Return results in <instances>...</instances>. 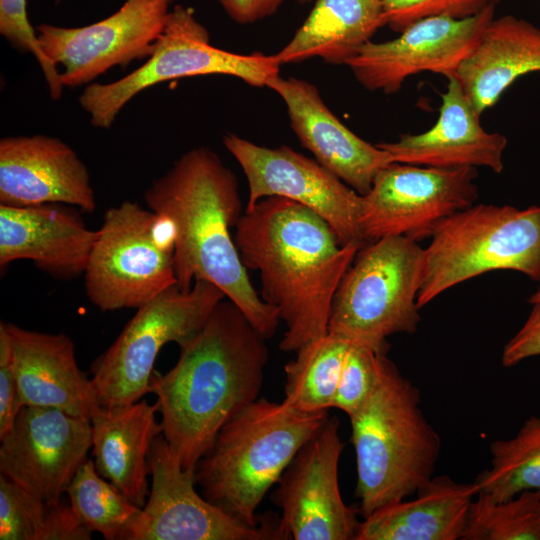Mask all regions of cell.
I'll return each instance as SVG.
<instances>
[{
  "label": "cell",
  "instance_id": "1",
  "mask_svg": "<svg viewBox=\"0 0 540 540\" xmlns=\"http://www.w3.org/2000/svg\"><path fill=\"white\" fill-rule=\"evenodd\" d=\"M229 299L220 301L166 373L154 371L162 434L185 470L195 471L220 429L259 398L269 351Z\"/></svg>",
  "mask_w": 540,
  "mask_h": 540
},
{
  "label": "cell",
  "instance_id": "2",
  "mask_svg": "<svg viewBox=\"0 0 540 540\" xmlns=\"http://www.w3.org/2000/svg\"><path fill=\"white\" fill-rule=\"evenodd\" d=\"M235 230L243 265L259 273L261 298L286 324L280 349L296 352L327 334L335 292L363 244L342 245L321 216L280 196L246 209Z\"/></svg>",
  "mask_w": 540,
  "mask_h": 540
},
{
  "label": "cell",
  "instance_id": "3",
  "mask_svg": "<svg viewBox=\"0 0 540 540\" xmlns=\"http://www.w3.org/2000/svg\"><path fill=\"white\" fill-rule=\"evenodd\" d=\"M148 209L174 230L177 286L204 279L219 287L266 339L281 321L278 309L253 288L230 228L242 216L234 173L208 147L193 148L144 192Z\"/></svg>",
  "mask_w": 540,
  "mask_h": 540
},
{
  "label": "cell",
  "instance_id": "4",
  "mask_svg": "<svg viewBox=\"0 0 540 540\" xmlns=\"http://www.w3.org/2000/svg\"><path fill=\"white\" fill-rule=\"evenodd\" d=\"M420 403L419 390L384 355L372 394L349 417L363 518L415 495L433 477L441 440Z\"/></svg>",
  "mask_w": 540,
  "mask_h": 540
},
{
  "label": "cell",
  "instance_id": "5",
  "mask_svg": "<svg viewBox=\"0 0 540 540\" xmlns=\"http://www.w3.org/2000/svg\"><path fill=\"white\" fill-rule=\"evenodd\" d=\"M284 401L258 398L219 431L195 467V481L211 503L250 526H260L257 508L300 448L328 419Z\"/></svg>",
  "mask_w": 540,
  "mask_h": 540
},
{
  "label": "cell",
  "instance_id": "6",
  "mask_svg": "<svg viewBox=\"0 0 540 540\" xmlns=\"http://www.w3.org/2000/svg\"><path fill=\"white\" fill-rule=\"evenodd\" d=\"M424 248L417 305L494 270H514L540 282V207L473 204L442 221Z\"/></svg>",
  "mask_w": 540,
  "mask_h": 540
},
{
  "label": "cell",
  "instance_id": "7",
  "mask_svg": "<svg viewBox=\"0 0 540 540\" xmlns=\"http://www.w3.org/2000/svg\"><path fill=\"white\" fill-rule=\"evenodd\" d=\"M424 248L405 236L363 244L335 292L328 332L387 354V338L414 333Z\"/></svg>",
  "mask_w": 540,
  "mask_h": 540
},
{
  "label": "cell",
  "instance_id": "8",
  "mask_svg": "<svg viewBox=\"0 0 540 540\" xmlns=\"http://www.w3.org/2000/svg\"><path fill=\"white\" fill-rule=\"evenodd\" d=\"M169 220L136 202L106 210L84 271L85 291L101 311L139 308L177 284Z\"/></svg>",
  "mask_w": 540,
  "mask_h": 540
},
{
  "label": "cell",
  "instance_id": "9",
  "mask_svg": "<svg viewBox=\"0 0 540 540\" xmlns=\"http://www.w3.org/2000/svg\"><path fill=\"white\" fill-rule=\"evenodd\" d=\"M225 298L215 284L197 279L187 291L176 284L137 308L113 344L92 364L96 405H127L150 393L162 347L170 342L181 347L194 338Z\"/></svg>",
  "mask_w": 540,
  "mask_h": 540
},
{
  "label": "cell",
  "instance_id": "10",
  "mask_svg": "<svg viewBox=\"0 0 540 540\" xmlns=\"http://www.w3.org/2000/svg\"><path fill=\"white\" fill-rule=\"evenodd\" d=\"M280 65L275 55L237 54L212 46L207 29L193 11L176 5L147 60L114 82L86 85L79 103L90 116L92 126L109 129L132 98L163 81L222 74L262 87L279 75Z\"/></svg>",
  "mask_w": 540,
  "mask_h": 540
},
{
  "label": "cell",
  "instance_id": "11",
  "mask_svg": "<svg viewBox=\"0 0 540 540\" xmlns=\"http://www.w3.org/2000/svg\"><path fill=\"white\" fill-rule=\"evenodd\" d=\"M476 168L440 169L392 162L380 169L362 195L359 229L363 243L405 236L430 238L446 218L475 204Z\"/></svg>",
  "mask_w": 540,
  "mask_h": 540
},
{
  "label": "cell",
  "instance_id": "12",
  "mask_svg": "<svg viewBox=\"0 0 540 540\" xmlns=\"http://www.w3.org/2000/svg\"><path fill=\"white\" fill-rule=\"evenodd\" d=\"M148 500L129 524L124 540L282 539L279 520L250 526L200 495L195 471L182 468L163 434L149 455Z\"/></svg>",
  "mask_w": 540,
  "mask_h": 540
},
{
  "label": "cell",
  "instance_id": "13",
  "mask_svg": "<svg viewBox=\"0 0 540 540\" xmlns=\"http://www.w3.org/2000/svg\"><path fill=\"white\" fill-rule=\"evenodd\" d=\"M343 448L339 421L328 417L280 477L272 498L283 539L354 540L359 512L346 505L338 481Z\"/></svg>",
  "mask_w": 540,
  "mask_h": 540
},
{
  "label": "cell",
  "instance_id": "14",
  "mask_svg": "<svg viewBox=\"0 0 540 540\" xmlns=\"http://www.w3.org/2000/svg\"><path fill=\"white\" fill-rule=\"evenodd\" d=\"M223 143L247 178L246 209L266 197H285L321 216L342 245L364 244L359 229L362 195L319 162L288 146L268 148L232 133Z\"/></svg>",
  "mask_w": 540,
  "mask_h": 540
},
{
  "label": "cell",
  "instance_id": "15",
  "mask_svg": "<svg viewBox=\"0 0 540 540\" xmlns=\"http://www.w3.org/2000/svg\"><path fill=\"white\" fill-rule=\"evenodd\" d=\"M173 0H125L109 17L83 27H36L42 51L63 67V86L87 85L112 67L148 58Z\"/></svg>",
  "mask_w": 540,
  "mask_h": 540
},
{
  "label": "cell",
  "instance_id": "16",
  "mask_svg": "<svg viewBox=\"0 0 540 540\" xmlns=\"http://www.w3.org/2000/svg\"><path fill=\"white\" fill-rule=\"evenodd\" d=\"M494 14L490 7L463 19H421L395 39L367 42L346 65L364 88L385 94L398 92L407 78L421 72L447 78L475 49Z\"/></svg>",
  "mask_w": 540,
  "mask_h": 540
},
{
  "label": "cell",
  "instance_id": "17",
  "mask_svg": "<svg viewBox=\"0 0 540 540\" xmlns=\"http://www.w3.org/2000/svg\"><path fill=\"white\" fill-rule=\"evenodd\" d=\"M0 442V473L57 502L87 460L91 423L57 408L23 406Z\"/></svg>",
  "mask_w": 540,
  "mask_h": 540
},
{
  "label": "cell",
  "instance_id": "18",
  "mask_svg": "<svg viewBox=\"0 0 540 540\" xmlns=\"http://www.w3.org/2000/svg\"><path fill=\"white\" fill-rule=\"evenodd\" d=\"M60 203L93 212L96 200L86 165L62 140L46 135L0 140V204Z\"/></svg>",
  "mask_w": 540,
  "mask_h": 540
},
{
  "label": "cell",
  "instance_id": "19",
  "mask_svg": "<svg viewBox=\"0 0 540 540\" xmlns=\"http://www.w3.org/2000/svg\"><path fill=\"white\" fill-rule=\"evenodd\" d=\"M267 87L286 104L291 127L300 143L317 162L360 195L368 193L377 172L393 162L387 151L348 129L329 110L313 84L278 75Z\"/></svg>",
  "mask_w": 540,
  "mask_h": 540
},
{
  "label": "cell",
  "instance_id": "20",
  "mask_svg": "<svg viewBox=\"0 0 540 540\" xmlns=\"http://www.w3.org/2000/svg\"><path fill=\"white\" fill-rule=\"evenodd\" d=\"M97 230L89 229L74 206L0 204V269L30 260L57 279L84 274Z\"/></svg>",
  "mask_w": 540,
  "mask_h": 540
},
{
  "label": "cell",
  "instance_id": "21",
  "mask_svg": "<svg viewBox=\"0 0 540 540\" xmlns=\"http://www.w3.org/2000/svg\"><path fill=\"white\" fill-rule=\"evenodd\" d=\"M447 80V89L441 95L439 117L429 130L405 134L396 142L376 145L387 151L393 162L440 169L479 166L501 173L506 137L484 130L480 115L455 75Z\"/></svg>",
  "mask_w": 540,
  "mask_h": 540
},
{
  "label": "cell",
  "instance_id": "22",
  "mask_svg": "<svg viewBox=\"0 0 540 540\" xmlns=\"http://www.w3.org/2000/svg\"><path fill=\"white\" fill-rule=\"evenodd\" d=\"M7 332L24 406L53 407L90 419L96 405L91 379L77 363L72 339L1 322Z\"/></svg>",
  "mask_w": 540,
  "mask_h": 540
},
{
  "label": "cell",
  "instance_id": "23",
  "mask_svg": "<svg viewBox=\"0 0 540 540\" xmlns=\"http://www.w3.org/2000/svg\"><path fill=\"white\" fill-rule=\"evenodd\" d=\"M157 412V402L141 399L112 407L95 405L90 415L97 472L141 508L149 494V455L162 434Z\"/></svg>",
  "mask_w": 540,
  "mask_h": 540
},
{
  "label": "cell",
  "instance_id": "24",
  "mask_svg": "<svg viewBox=\"0 0 540 540\" xmlns=\"http://www.w3.org/2000/svg\"><path fill=\"white\" fill-rule=\"evenodd\" d=\"M475 482L432 477L411 500L374 511L360 521L354 540H458L462 538Z\"/></svg>",
  "mask_w": 540,
  "mask_h": 540
},
{
  "label": "cell",
  "instance_id": "25",
  "mask_svg": "<svg viewBox=\"0 0 540 540\" xmlns=\"http://www.w3.org/2000/svg\"><path fill=\"white\" fill-rule=\"evenodd\" d=\"M540 71V29L506 15L493 19L455 77L481 114L495 105L516 79Z\"/></svg>",
  "mask_w": 540,
  "mask_h": 540
},
{
  "label": "cell",
  "instance_id": "26",
  "mask_svg": "<svg viewBox=\"0 0 540 540\" xmlns=\"http://www.w3.org/2000/svg\"><path fill=\"white\" fill-rule=\"evenodd\" d=\"M385 25L380 0H316L293 38L275 56L280 64L320 57L346 65Z\"/></svg>",
  "mask_w": 540,
  "mask_h": 540
},
{
  "label": "cell",
  "instance_id": "27",
  "mask_svg": "<svg viewBox=\"0 0 540 540\" xmlns=\"http://www.w3.org/2000/svg\"><path fill=\"white\" fill-rule=\"evenodd\" d=\"M70 504L51 502L0 473V540H89Z\"/></svg>",
  "mask_w": 540,
  "mask_h": 540
},
{
  "label": "cell",
  "instance_id": "28",
  "mask_svg": "<svg viewBox=\"0 0 540 540\" xmlns=\"http://www.w3.org/2000/svg\"><path fill=\"white\" fill-rule=\"evenodd\" d=\"M350 341L327 332L298 349L284 367V402L291 408L316 413L332 408Z\"/></svg>",
  "mask_w": 540,
  "mask_h": 540
},
{
  "label": "cell",
  "instance_id": "29",
  "mask_svg": "<svg viewBox=\"0 0 540 540\" xmlns=\"http://www.w3.org/2000/svg\"><path fill=\"white\" fill-rule=\"evenodd\" d=\"M491 467L475 478L478 493L501 502L523 491H540V417L531 416L517 434L490 444Z\"/></svg>",
  "mask_w": 540,
  "mask_h": 540
},
{
  "label": "cell",
  "instance_id": "30",
  "mask_svg": "<svg viewBox=\"0 0 540 540\" xmlns=\"http://www.w3.org/2000/svg\"><path fill=\"white\" fill-rule=\"evenodd\" d=\"M66 493L79 521L106 540H124L129 524L141 509L106 481L91 459L80 466Z\"/></svg>",
  "mask_w": 540,
  "mask_h": 540
},
{
  "label": "cell",
  "instance_id": "31",
  "mask_svg": "<svg viewBox=\"0 0 540 540\" xmlns=\"http://www.w3.org/2000/svg\"><path fill=\"white\" fill-rule=\"evenodd\" d=\"M462 540H540V491H523L501 502L477 493Z\"/></svg>",
  "mask_w": 540,
  "mask_h": 540
},
{
  "label": "cell",
  "instance_id": "32",
  "mask_svg": "<svg viewBox=\"0 0 540 540\" xmlns=\"http://www.w3.org/2000/svg\"><path fill=\"white\" fill-rule=\"evenodd\" d=\"M384 355L386 354L366 346L350 343L332 408H337L350 417L366 403L377 384Z\"/></svg>",
  "mask_w": 540,
  "mask_h": 540
},
{
  "label": "cell",
  "instance_id": "33",
  "mask_svg": "<svg viewBox=\"0 0 540 540\" xmlns=\"http://www.w3.org/2000/svg\"><path fill=\"white\" fill-rule=\"evenodd\" d=\"M0 33L12 46L36 58L48 83L51 98L58 100L64 87L60 72L40 47L36 30L27 16L26 0H0Z\"/></svg>",
  "mask_w": 540,
  "mask_h": 540
},
{
  "label": "cell",
  "instance_id": "34",
  "mask_svg": "<svg viewBox=\"0 0 540 540\" xmlns=\"http://www.w3.org/2000/svg\"><path fill=\"white\" fill-rule=\"evenodd\" d=\"M386 25L402 32L413 23L428 17L463 19L477 15L501 0H380Z\"/></svg>",
  "mask_w": 540,
  "mask_h": 540
},
{
  "label": "cell",
  "instance_id": "35",
  "mask_svg": "<svg viewBox=\"0 0 540 540\" xmlns=\"http://www.w3.org/2000/svg\"><path fill=\"white\" fill-rule=\"evenodd\" d=\"M23 406L12 365L9 338L0 323V438L13 427Z\"/></svg>",
  "mask_w": 540,
  "mask_h": 540
},
{
  "label": "cell",
  "instance_id": "36",
  "mask_svg": "<svg viewBox=\"0 0 540 540\" xmlns=\"http://www.w3.org/2000/svg\"><path fill=\"white\" fill-rule=\"evenodd\" d=\"M540 355V302L533 308L520 330L503 348L502 364L512 367L524 359Z\"/></svg>",
  "mask_w": 540,
  "mask_h": 540
},
{
  "label": "cell",
  "instance_id": "37",
  "mask_svg": "<svg viewBox=\"0 0 540 540\" xmlns=\"http://www.w3.org/2000/svg\"><path fill=\"white\" fill-rule=\"evenodd\" d=\"M232 20L248 24L275 13L283 0H219Z\"/></svg>",
  "mask_w": 540,
  "mask_h": 540
},
{
  "label": "cell",
  "instance_id": "38",
  "mask_svg": "<svg viewBox=\"0 0 540 540\" xmlns=\"http://www.w3.org/2000/svg\"><path fill=\"white\" fill-rule=\"evenodd\" d=\"M531 304L540 302V290L532 294L528 300Z\"/></svg>",
  "mask_w": 540,
  "mask_h": 540
},
{
  "label": "cell",
  "instance_id": "39",
  "mask_svg": "<svg viewBox=\"0 0 540 540\" xmlns=\"http://www.w3.org/2000/svg\"><path fill=\"white\" fill-rule=\"evenodd\" d=\"M297 1H298L300 4H305V3H307V2L310 1V0H297Z\"/></svg>",
  "mask_w": 540,
  "mask_h": 540
}]
</instances>
